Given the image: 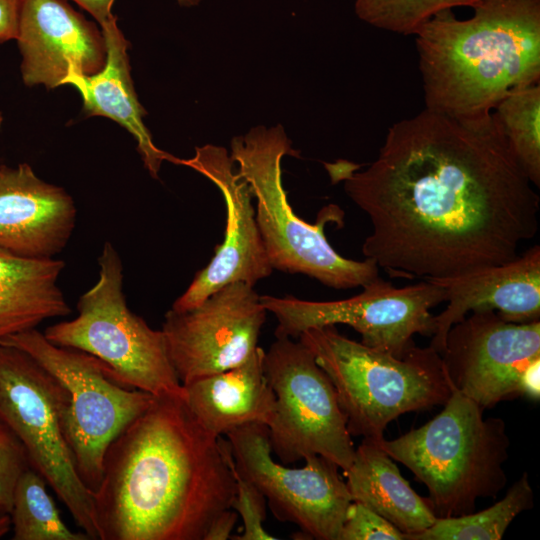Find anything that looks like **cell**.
<instances>
[{
    "instance_id": "cell-1",
    "label": "cell",
    "mask_w": 540,
    "mask_h": 540,
    "mask_svg": "<svg viewBox=\"0 0 540 540\" xmlns=\"http://www.w3.org/2000/svg\"><path fill=\"white\" fill-rule=\"evenodd\" d=\"M333 181L368 216L365 258L394 277L444 278L509 262L538 232L539 195L492 112L457 119L424 109L388 129L366 170Z\"/></svg>"
},
{
    "instance_id": "cell-2",
    "label": "cell",
    "mask_w": 540,
    "mask_h": 540,
    "mask_svg": "<svg viewBox=\"0 0 540 540\" xmlns=\"http://www.w3.org/2000/svg\"><path fill=\"white\" fill-rule=\"evenodd\" d=\"M234 497L218 437L183 397L155 396L105 452L94 492L99 539L204 540Z\"/></svg>"
},
{
    "instance_id": "cell-3",
    "label": "cell",
    "mask_w": 540,
    "mask_h": 540,
    "mask_svg": "<svg viewBox=\"0 0 540 540\" xmlns=\"http://www.w3.org/2000/svg\"><path fill=\"white\" fill-rule=\"evenodd\" d=\"M415 34L425 108L457 119L491 114L509 93L540 81V0H481Z\"/></svg>"
},
{
    "instance_id": "cell-4",
    "label": "cell",
    "mask_w": 540,
    "mask_h": 540,
    "mask_svg": "<svg viewBox=\"0 0 540 540\" xmlns=\"http://www.w3.org/2000/svg\"><path fill=\"white\" fill-rule=\"evenodd\" d=\"M453 388L442 411L419 428L393 440L374 441L407 467L429 492L437 518L475 511L480 498H496L507 483L503 465L510 439L502 418Z\"/></svg>"
},
{
    "instance_id": "cell-5",
    "label": "cell",
    "mask_w": 540,
    "mask_h": 540,
    "mask_svg": "<svg viewBox=\"0 0 540 540\" xmlns=\"http://www.w3.org/2000/svg\"><path fill=\"white\" fill-rule=\"evenodd\" d=\"M298 340L332 381L351 436L384 438L391 421L443 406L452 393L442 357L430 346L398 357L345 337L335 325L307 329Z\"/></svg>"
},
{
    "instance_id": "cell-6",
    "label": "cell",
    "mask_w": 540,
    "mask_h": 540,
    "mask_svg": "<svg viewBox=\"0 0 540 540\" xmlns=\"http://www.w3.org/2000/svg\"><path fill=\"white\" fill-rule=\"evenodd\" d=\"M281 124L259 125L231 140L232 161L249 184L255 200V217L273 269L304 274L335 289L363 286L379 276L371 259L356 261L339 254L328 242L324 227L342 222L343 211L334 204L324 207L316 223L296 215L282 184L281 161L299 157Z\"/></svg>"
},
{
    "instance_id": "cell-7",
    "label": "cell",
    "mask_w": 540,
    "mask_h": 540,
    "mask_svg": "<svg viewBox=\"0 0 540 540\" xmlns=\"http://www.w3.org/2000/svg\"><path fill=\"white\" fill-rule=\"evenodd\" d=\"M98 267L97 281L78 300V315L47 327L44 336L57 346L94 356L124 387L184 398L162 330L152 329L127 305L122 260L109 241Z\"/></svg>"
},
{
    "instance_id": "cell-8",
    "label": "cell",
    "mask_w": 540,
    "mask_h": 540,
    "mask_svg": "<svg viewBox=\"0 0 540 540\" xmlns=\"http://www.w3.org/2000/svg\"><path fill=\"white\" fill-rule=\"evenodd\" d=\"M69 394L24 351L0 344V424L22 444L38 472L90 539H99L94 494L79 478L63 423Z\"/></svg>"
},
{
    "instance_id": "cell-9",
    "label": "cell",
    "mask_w": 540,
    "mask_h": 540,
    "mask_svg": "<svg viewBox=\"0 0 540 540\" xmlns=\"http://www.w3.org/2000/svg\"><path fill=\"white\" fill-rule=\"evenodd\" d=\"M0 344L29 354L67 389L65 438L79 478L94 494L101 482L108 446L155 396L122 386L108 375L100 360L80 350L57 346L36 328L7 336Z\"/></svg>"
},
{
    "instance_id": "cell-10",
    "label": "cell",
    "mask_w": 540,
    "mask_h": 540,
    "mask_svg": "<svg viewBox=\"0 0 540 540\" xmlns=\"http://www.w3.org/2000/svg\"><path fill=\"white\" fill-rule=\"evenodd\" d=\"M264 370L275 394L269 443L280 463L318 455L346 471L355 454L347 420L332 381L310 350L299 340L276 336L265 351Z\"/></svg>"
},
{
    "instance_id": "cell-11",
    "label": "cell",
    "mask_w": 540,
    "mask_h": 540,
    "mask_svg": "<svg viewBox=\"0 0 540 540\" xmlns=\"http://www.w3.org/2000/svg\"><path fill=\"white\" fill-rule=\"evenodd\" d=\"M362 288L355 296L334 301L270 295L260 299L277 319L275 336L298 339L310 328L345 324L361 335L363 344L401 357L415 346L414 335L435 333L430 310L445 301L441 286L424 280L399 288L378 276Z\"/></svg>"
},
{
    "instance_id": "cell-12",
    "label": "cell",
    "mask_w": 540,
    "mask_h": 540,
    "mask_svg": "<svg viewBox=\"0 0 540 540\" xmlns=\"http://www.w3.org/2000/svg\"><path fill=\"white\" fill-rule=\"evenodd\" d=\"M225 437L237 470L258 487L278 520L296 524L308 539L339 540L352 497L335 463L318 455L306 458L302 468L276 462L262 423Z\"/></svg>"
},
{
    "instance_id": "cell-13",
    "label": "cell",
    "mask_w": 540,
    "mask_h": 540,
    "mask_svg": "<svg viewBox=\"0 0 540 540\" xmlns=\"http://www.w3.org/2000/svg\"><path fill=\"white\" fill-rule=\"evenodd\" d=\"M267 311L254 286L229 283L190 310L170 309L162 332L182 385L232 369L258 347Z\"/></svg>"
},
{
    "instance_id": "cell-14",
    "label": "cell",
    "mask_w": 540,
    "mask_h": 540,
    "mask_svg": "<svg viewBox=\"0 0 540 540\" xmlns=\"http://www.w3.org/2000/svg\"><path fill=\"white\" fill-rule=\"evenodd\" d=\"M441 357L453 388L490 409L520 396L522 372L540 358V320L514 323L494 310L473 311L451 326Z\"/></svg>"
},
{
    "instance_id": "cell-15",
    "label": "cell",
    "mask_w": 540,
    "mask_h": 540,
    "mask_svg": "<svg viewBox=\"0 0 540 540\" xmlns=\"http://www.w3.org/2000/svg\"><path fill=\"white\" fill-rule=\"evenodd\" d=\"M174 164L188 166L213 182L222 193L226 224L223 242L215 248L206 267L197 272L173 303L176 311L200 305L219 288L233 282L255 286L273 272L255 217L249 184L234 171L226 148L207 144L195 148L189 159L175 158Z\"/></svg>"
},
{
    "instance_id": "cell-16",
    "label": "cell",
    "mask_w": 540,
    "mask_h": 540,
    "mask_svg": "<svg viewBox=\"0 0 540 540\" xmlns=\"http://www.w3.org/2000/svg\"><path fill=\"white\" fill-rule=\"evenodd\" d=\"M16 40L29 87L53 89L71 73L94 75L106 63L102 30L65 0H19Z\"/></svg>"
},
{
    "instance_id": "cell-17",
    "label": "cell",
    "mask_w": 540,
    "mask_h": 540,
    "mask_svg": "<svg viewBox=\"0 0 540 540\" xmlns=\"http://www.w3.org/2000/svg\"><path fill=\"white\" fill-rule=\"evenodd\" d=\"M77 208L62 187L39 178L28 163L0 165V249L50 259L67 246Z\"/></svg>"
},
{
    "instance_id": "cell-18",
    "label": "cell",
    "mask_w": 540,
    "mask_h": 540,
    "mask_svg": "<svg viewBox=\"0 0 540 540\" xmlns=\"http://www.w3.org/2000/svg\"><path fill=\"white\" fill-rule=\"evenodd\" d=\"M445 291L446 308L435 316L430 347L440 355L447 332L469 312L494 310L508 322L540 320V246L513 260L457 275L427 279Z\"/></svg>"
},
{
    "instance_id": "cell-19",
    "label": "cell",
    "mask_w": 540,
    "mask_h": 540,
    "mask_svg": "<svg viewBox=\"0 0 540 540\" xmlns=\"http://www.w3.org/2000/svg\"><path fill=\"white\" fill-rule=\"evenodd\" d=\"M107 57L104 68L94 75L71 73L63 85H71L82 97L87 116H103L125 128L136 140L137 150L149 174L157 179L163 161L173 163L174 156L157 148L143 118L147 115L140 104L131 78L128 57L129 42L117 22L101 28Z\"/></svg>"
},
{
    "instance_id": "cell-20",
    "label": "cell",
    "mask_w": 540,
    "mask_h": 540,
    "mask_svg": "<svg viewBox=\"0 0 540 540\" xmlns=\"http://www.w3.org/2000/svg\"><path fill=\"white\" fill-rule=\"evenodd\" d=\"M264 356L258 346L242 364L183 385L186 404L213 436H226L252 423H271L275 394L265 374Z\"/></svg>"
},
{
    "instance_id": "cell-21",
    "label": "cell",
    "mask_w": 540,
    "mask_h": 540,
    "mask_svg": "<svg viewBox=\"0 0 540 540\" xmlns=\"http://www.w3.org/2000/svg\"><path fill=\"white\" fill-rule=\"evenodd\" d=\"M343 473L352 501L391 522L406 534V540L437 519L427 498L412 489L393 459L372 438H363Z\"/></svg>"
},
{
    "instance_id": "cell-22",
    "label": "cell",
    "mask_w": 540,
    "mask_h": 540,
    "mask_svg": "<svg viewBox=\"0 0 540 540\" xmlns=\"http://www.w3.org/2000/svg\"><path fill=\"white\" fill-rule=\"evenodd\" d=\"M65 262L0 249V340L71 313L58 281Z\"/></svg>"
},
{
    "instance_id": "cell-23",
    "label": "cell",
    "mask_w": 540,
    "mask_h": 540,
    "mask_svg": "<svg viewBox=\"0 0 540 540\" xmlns=\"http://www.w3.org/2000/svg\"><path fill=\"white\" fill-rule=\"evenodd\" d=\"M534 506V492L527 472L509 488L505 496L480 512L437 518L426 530L407 540H499L512 521Z\"/></svg>"
},
{
    "instance_id": "cell-24",
    "label": "cell",
    "mask_w": 540,
    "mask_h": 540,
    "mask_svg": "<svg viewBox=\"0 0 540 540\" xmlns=\"http://www.w3.org/2000/svg\"><path fill=\"white\" fill-rule=\"evenodd\" d=\"M492 112L508 147L534 185L540 186V84L516 89Z\"/></svg>"
},
{
    "instance_id": "cell-25",
    "label": "cell",
    "mask_w": 540,
    "mask_h": 540,
    "mask_svg": "<svg viewBox=\"0 0 540 540\" xmlns=\"http://www.w3.org/2000/svg\"><path fill=\"white\" fill-rule=\"evenodd\" d=\"M46 481L31 467L19 477L9 514L13 540H91L70 530L47 492Z\"/></svg>"
},
{
    "instance_id": "cell-26",
    "label": "cell",
    "mask_w": 540,
    "mask_h": 540,
    "mask_svg": "<svg viewBox=\"0 0 540 540\" xmlns=\"http://www.w3.org/2000/svg\"><path fill=\"white\" fill-rule=\"evenodd\" d=\"M481 0H356L355 13L367 24L401 35H415L435 14L474 7Z\"/></svg>"
},
{
    "instance_id": "cell-27",
    "label": "cell",
    "mask_w": 540,
    "mask_h": 540,
    "mask_svg": "<svg viewBox=\"0 0 540 540\" xmlns=\"http://www.w3.org/2000/svg\"><path fill=\"white\" fill-rule=\"evenodd\" d=\"M225 460L232 471L235 482V497L232 509L243 522V532L233 537L237 540H276L263 526L266 519V499L258 487L242 476L236 468L227 438L218 437Z\"/></svg>"
},
{
    "instance_id": "cell-28",
    "label": "cell",
    "mask_w": 540,
    "mask_h": 540,
    "mask_svg": "<svg viewBox=\"0 0 540 540\" xmlns=\"http://www.w3.org/2000/svg\"><path fill=\"white\" fill-rule=\"evenodd\" d=\"M339 540H406V534L372 509L352 501Z\"/></svg>"
},
{
    "instance_id": "cell-29",
    "label": "cell",
    "mask_w": 540,
    "mask_h": 540,
    "mask_svg": "<svg viewBox=\"0 0 540 540\" xmlns=\"http://www.w3.org/2000/svg\"><path fill=\"white\" fill-rule=\"evenodd\" d=\"M29 462L20 441L0 424V515L10 514L13 493Z\"/></svg>"
},
{
    "instance_id": "cell-30",
    "label": "cell",
    "mask_w": 540,
    "mask_h": 540,
    "mask_svg": "<svg viewBox=\"0 0 540 540\" xmlns=\"http://www.w3.org/2000/svg\"><path fill=\"white\" fill-rule=\"evenodd\" d=\"M19 0H0V44L18 35Z\"/></svg>"
},
{
    "instance_id": "cell-31",
    "label": "cell",
    "mask_w": 540,
    "mask_h": 540,
    "mask_svg": "<svg viewBox=\"0 0 540 540\" xmlns=\"http://www.w3.org/2000/svg\"><path fill=\"white\" fill-rule=\"evenodd\" d=\"M238 514L232 508L221 512L210 524L204 540H226L237 521Z\"/></svg>"
},
{
    "instance_id": "cell-32",
    "label": "cell",
    "mask_w": 540,
    "mask_h": 540,
    "mask_svg": "<svg viewBox=\"0 0 540 540\" xmlns=\"http://www.w3.org/2000/svg\"><path fill=\"white\" fill-rule=\"evenodd\" d=\"M540 358L532 360L522 372L519 382L520 395L538 401L540 398Z\"/></svg>"
},
{
    "instance_id": "cell-33",
    "label": "cell",
    "mask_w": 540,
    "mask_h": 540,
    "mask_svg": "<svg viewBox=\"0 0 540 540\" xmlns=\"http://www.w3.org/2000/svg\"><path fill=\"white\" fill-rule=\"evenodd\" d=\"M100 24L101 28L117 22L111 9L115 0H73Z\"/></svg>"
},
{
    "instance_id": "cell-34",
    "label": "cell",
    "mask_w": 540,
    "mask_h": 540,
    "mask_svg": "<svg viewBox=\"0 0 540 540\" xmlns=\"http://www.w3.org/2000/svg\"><path fill=\"white\" fill-rule=\"evenodd\" d=\"M11 529L10 516L8 514L0 515V538L4 537Z\"/></svg>"
},
{
    "instance_id": "cell-35",
    "label": "cell",
    "mask_w": 540,
    "mask_h": 540,
    "mask_svg": "<svg viewBox=\"0 0 540 540\" xmlns=\"http://www.w3.org/2000/svg\"><path fill=\"white\" fill-rule=\"evenodd\" d=\"M179 5L185 7L196 6L201 3L203 0H175Z\"/></svg>"
},
{
    "instance_id": "cell-36",
    "label": "cell",
    "mask_w": 540,
    "mask_h": 540,
    "mask_svg": "<svg viewBox=\"0 0 540 540\" xmlns=\"http://www.w3.org/2000/svg\"><path fill=\"white\" fill-rule=\"evenodd\" d=\"M2 123H3V115H2V113L0 112V127L2 126Z\"/></svg>"
}]
</instances>
